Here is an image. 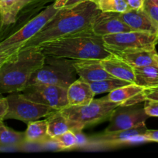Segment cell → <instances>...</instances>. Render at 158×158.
<instances>
[{"mask_svg":"<svg viewBox=\"0 0 158 158\" xmlns=\"http://www.w3.org/2000/svg\"><path fill=\"white\" fill-rule=\"evenodd\" d=\"M45 56L73 60H102L112 54L106 49L103 37L91 29L45 42L37 46Z\"/></svg>","mask_w":158,"mask_h":158,"instance_id":"7a4b0ae2","label":"cell"},{"mask_svg":"<svg viewBox=\"0 0 158 158\" xmlns=\"http://www.w3.org/2000/svg\"><path fill=\"white\" fill-rule=\"evenodd\" d=\"M153 2H155V3H156V5H157V6H158V0H153Z\"/></svg>","mask_w":158,"mask_h":158,"instance_id":"8d00e7d4","label":"cell"},{"mask_svg":"<svg viewBox=\"0 0 158 158\" xmlns=\"http://www.w3.org/2000/svg\"><path fill=\"white\" fill-rule=\"evenodd\" d=\"M102 37L106 49L113 53L142 49L152 50L156 49L158 44L157 34L146 32L130 31Z\"/></svg>","mask_w":158,"mask_h":158,"instance_id":"52a82bcc","label":"cell"},{"mask_svg":"<svg viewBox=\"0 0 158 158\" xmlns=\"http://www.w3.org/2000/svg\"><path fill=\"white\" fill-rule=\"evenodd\" d=\"M153 58H154L155 61H156V64H157V66H158V53L156 52H155L154 55H153Z\"/></svg>","mask_w":158,"mask_h":158,"instance_id":"836d02e7","label":"cell"},{"mask_svg":"<svg viewBox=\"0 0 158 158\" xmlns=\"http://www.w3.org/2000/svg\"><path fill=\"white\" fill-rule=\"evenodd\" d=\"M99 12L91 1L57 9L54 16L23 48L37 46L45 42L91 29L93 19Z\"/></svg>","mask_w":158,"mask_h":158,"instance_id":"6da1fadb","label":"cell"},{"mask_svg":"<svg viewBox=\"0 0 158 158\" xmlns=\"http://www.w3.org/2000/svg\"><path fill=\"white\" fill-rule=\"evenodd\" d=\"M130 82L125 81V80H119L117 78L106 79V80H99V81H94L89 83L91 89L94 94H100L103 93H109L117 88L121 86H125V85L130 84Z\"/></svg>","mask_w":158,"mask_h":158,"instance_id":"603a6c76","label":"cell"},{"mask_svg":"<svg viewBox=\"0 0 158 158\" xmlns=\"http://www.w3.org/2000/svg\"><path fill=\"white\" fill-rule=\"evenodd\" d=\"M68 89L50 84L28 85L22 92L29 100L57 110L68 106Z\"/></svg>","mask_w":158,"mask_h":158,"instance_id":"30bf717a","label":"cell"},{"mask_svg":"<svg viewBox=\"0 0 158 158\" xmlns=\"http://www.w3.org/2000/svg\"><path fill=\"white\" fill-rule=\"evenodd\" d=\"M74 66L79 78L88 83L114 78L102 66L100 60H74Z\"/></svg>","mask_w":158,"mask_h":158,"instance_id":"5bb4252c","label":"cell"},{"mask_svg":"<svg viewBox=\"0 0 158 158\" xmlns=\"http://www.w3.org/2000/svg\"><path fill=\"white\" fill-rule=\"evenodd\" d=\"M91 29L101 36L133 31L122 21L119 13L108 12H99L93 19Z\"/></svg>","mask_w":158,"mask_h":158,"instance_id":"7c38bea8","label":"cell"},{"mask_svg":"<svg viewBox=\"0 0 158 158\" xmlns=\"http://www.w3.org/2000/svg\"><path fill=\"white\" fill-rule=\"evenodd\" d=\"M148 116L140 103L129 106H118L109 117V124L105 132L125 131L145 123Z\"/></svg>","mask_w":158,"mask_h":158,"instance_id":"8fae6325","label":"cell"},{"mask_svg":"<svg viewBox=\"0 0 158 158\" xmlns=\"http://www.w3.org/2000/svg\"><path fill=\"white\" fill-rule=\"evenodd\" d=\"M88 1H91V0H55L54 2V6L56 9H60V8L75 6V5Z\"/></svg>","mask_w":158,"mask_h":158,"instance_id":"83f0119b","label":"cell"},{"mask_svg":"<svg viewBox=\"0 0 158 158\" xmlns=\"http://www.w3.org/2000/svg\"><path fill=\"white\" fill-rule=\"evenodd\" d=\"M150 21L158 29V6L153 0H144L142 8Z\"/></svg>","mask_w":158,"mask_h":158,"instance_id":"484cf974","label":"cell"},{"mask_svg":"<svg viewBox=\"0 0 158 158\" xmlns=\"http://www.w3.org/2000/svg\"><path fill=\"white\" fill-rule=\"evenodd\" d=\"M46 123H47L48 134L53 139L67 131H72L76 134L81 133L82 129L77 124L74 123L67 117H65L60 110H54L49 115L46 116Z\"/></svg>","mask_w":158,"mask_h":158,"instance_id":"2e32d148","label":"cell"},{"mask_svg":"<svg viewBox=\"0 0 158 158\" xmlns=\"http://www.w3.org/2000/svg\"><path fill=\"white\" fill-rule=\"evenodd\" d=\"M147 130L146 123H143L133 129L104 132L103 134L88 137L84 146L89 149H105L138 142H147L144 137V134Z\"/></svg>","mask_w":158,"mask_h":158,"instance_id":"9c48e42d","label":"cell"},{"mask_svg":"<svg viewBox=\"0 0 158 158\" xmlns=\"http://www.w3.org/2000/svg\"><path fill=\"white\" fill-rule=\"evenodd\" d=\"M54 2L29 20L22 28L0 41V54L15 53L21 49L25 43L36 35L57 11Z\"/></svg>","mask_w":158,"mask_h":158,"instance_id":"8992f818","label":"cell"},{"mask_svg":"<svg viewBox=\"0 0 158 158\" xmlns=\"http://www.w3.org/2000/svg\"><path fill=\"white\" fill-rule=\"evenodd\" d=\"M6 97L9 107L4 120L14 119L28 123L46 117L55 110L46 105L29 100L19 92L9 94Z\"/></svg>","mask_w":158,"mask_h":158,"instance_id":"ba28073f","label":"cell"},{"mask_svg":"<svg viewBox=\"0 0 158 158\" xmlns=\"http://www.w3.org/2000/svg\"><path fill=\"white\" fill-rule=\"evenodd\" d=\"M0 120V144L9 150L21 148L26 143L25 133L15 131L8 127Z\"/></svg>","mask_w":158,"mask_h":158,"instance_id":"44dd1931","label":"cell"},{"mask_svg":"<svg viewBox=\"0 0 158 158\" xmlns=\"http://www.w3.org/2000/svg\"><path fill=\"white\" fill-rule=\"evenodd\" d=\"M9 151V150L7 149L6 148H5V147L2 146V144H0V151Z\"/></svg>","mask_w":158,"mask_h":158,"instance_id":"e575fe53","label":"cell"},{"mask_svg":"<svg viewBox=\"0 0 158 158\" xmlns=\"http://www.w3.org/2000/svg\"><path fill=\"white\" fill-rule=\"evenodd\" d=\"M12 54H14V53H10V54L1 53V54H0V60H4V59H7V58H9V56H12Z\"/></svg>","mask_w":158,"mask_h":158,"instance_id":"d6a6232c","label":"cell"},{"mask_svg":"<svg viewBox=\"0 0 158 158\" xmlns=\"http://www.w3.org/2000/svg\"><path fill=\"white\" fill-rule=\"evenodd\" d=\"M156 34H157V35H158V29H157V31H156Z\"/></svg>","mask_w":158,"mask_h":158,"instance_id":"74e56055","label":"cell"},{"mask_svg":"<svg viewBox=\"0 0 158 158\" xmlns=\"http://www.w3.org/2000/svg\"><path fill=\"white\" fill-rule=\"evenodd\" d=\"M143 108L146 114L149 117H158V100H146Z\"/></svg>","mask_w":158,"mask_h":158,"instance_id":"4316f807","label":"cell"},{"mask_svg":"<svg viewBox=\"0 0 158 158\" xmlns=\"http://www.w3.org/2000/svg\"><path fill=\"white\" fill-rule=\"evenodd\" d=\"M44 60L45 55L38 46L22 48L12 54L0 67V93L22 92Z\"/></svg>","mask_w":158,"mask_h":158,"instance_id":"3957f363","label":"cell"},{"mask_svg":"<svg viewBox=\"0 0 158 158\" xmlns=\"http://www.w3.org/2000/svg\"><path fill=\"white\" fill-rule=\"evenodd\" d=\"M67 97L69 106H82L91 103L95 94L89 83L79 78L68 86Z\"/></svg>","mask_w":158,"mask_h":158,"instance_id":"e0dca14e","label":"cell"},{"mask_svg":"<svg viewBox=\"0 0 158 158\" xmlns=\"http://www.w3.org/2000/svg\"><path fill=\"white\" fill-rule=\"evenodd\" d=\"M24 133L26 143H46L52 142V139L48 134L46 120L29 122Z\"/></svg>","mask_w":158,"mask_h":158,"instance_id":"ffe728a7","label":"cell"},{"mask_svg":"<svg viewBox=\"0 0 158 158\" xmlns=\"http://www.w3.org/2000/svg\"><path fill=\"white\" fill-rule=\"evenodd\" d=\"M144 97L146 100H158V86L156 87L145 88L143 91Z\"/></svg>","mask_w":158,"mask_h":158,"instance_id":"f1b7e54d","label":"cell"},{"mask_svg":"<svg viewBox=\"0 0 158 158\" xmlns=\"http://www.w3.org/2000/svg\"><path fill=\"white\" fill-rule=\"evenodd\" d=\"M119 104L110 101L106 96L93 99L88 104L82 106H67L60 110L70 120L77 123L82 130L101 123L109 118L112 112Z\"/></svg>","mask_w":158,"mask_h":158,"instance_id":"5b68a950","label":"cell"},{"mask_svg":"<svg viewBox=\"0 0 158 158\" xmlns=\"http://www.w3.org/2000/svg\"><path fill=\"white\" fill-rule=\"evenodd\" d=\"M130 9L139 10L143 8L144 0H125Z\"/></svg>","mask_w":158,"mask_h":158,"instance_id":"1f68e13d","label":"cell"},{"mask_svg":"<svg viewBox=\"0 0 158 158\" xmlns=\"http://www.w3.org/2000/svg\"><path fill=\"white\" fill-rule=\"evenodd\" d=\"M100 62L105 70L114 78L135 83L134 68L116 54L112 52L109 56L100 60Z\"/></svg>","mask_w":158,"mask_h":158,"instance_id":"9a60e30c","label":"cell"},{"mask_svg":"<svg viewBox=\"0 0 158 158\" xmlns=\"http://www.w3.org/2000/svg\"><path fill=\"white\" fill-rule=\"evenodd\" d=\"M135 83L145 88L158 86V66L135 67Z\"/></svg>","mask_w":158,"mask_h":158,"instance_id":"7402d4cb","label":"cell"},{"mask_svg":"<svg viewBox=\"0 0 158 158\" xmlns=\"http://www.w3.org/2000/svg\"><path fill=\"white\" fill-rule=\"evenodd\" d=\"M100 12L122 13L130 10L125 0H91Z\"/></svg>","mask_w":158,"mask_h":158,"instance_id":"cb8c5ba5","label":"cell"},{"mask_svg":"<svg viewBox=\"0 0 158 158\" xmlns=\"http://www.w3.org/2000/svg\"><path fill=\"white\" fill-rule=\"evenodd\" d=\"M52 142L57 145V147L60 151L74 149V148H77L78 145L77 134L72 131H67V132L54 137Z\"/></svg>","mask_w":158,"mask_h":158,"instance_id":"d4e9b609","label":"cell"},{"mask_svg":"<svg viewBox=\"0 0 158 158\" xmlns=\"http://www.w3.org/2000/svg\"></svg>","mask_w":158,"mask_h":158,"instance_id":"f35d334b","label":"cell"},{"mask_svg":"<svg viewBox=\"0 0 158 158\" xmlns=\"http://www.w3.org/2000/svg\"><path fill=\"white\" fill-rule=\"evenodd\" d=\"M145 87L139 86L136 83H130L121 86L108 93L106 96L110 101L119 104V106H129L144 103L143 91Z\"/></svg>","mask_w":158,"mask_h":158,"instance_id":"4fadbf2b","label":"cell"},{"mask_svg":"<svg viewBox=\"0 0 158 158\" xmlns=\"http://www.w3.org/2000/svg\"><path fill=\"white\" fill-rule=\"evenodd\" d=\"M156 52V49H152V50L142 49V50L115 52V54L119 56L130 66L135 68L148 66H157L153 58V55Z\"/></svg>","mask_w":158,"mask_h":158,"instance_id":"d6986e66","label":"cell"},{"mask_svg":"<svg viewBox=\"0 0 158 158\" xmlns=\"http://www.w3.org/2000/svg\"><path fill=\"white\" fill-rule=\"evenodd\" d=\"M74 61L70 59L45 56L43 66L33 74L28 85L50 84L68 89L77 80Z\"/></svg>","mask_w":158,"mask_h":158,"instance_id":"277c9868","label":"cell"},{"mask_svg":"<svg viewBox=\"0 0 158 158\" xmlns=\"http://www.w3.org/2000/svg\"><path fill=\"white\" fill-rule=\"evenodd\" d=\"M144 137L147 142H157L158 143V130H147L144 134Z\"/></svg>","mask_w":158,"mask_h":158,"instance_id":"4dcf8cb0","label":"cell"},{"mask_svg":"<svg viewBox=\"0 0 158 158\" xmlns=\"http://www.w3.org/2000/svg\"><path fill=\"white\" fill-rule=\"evenodd\" d=\"M8 100L7 97H4L2 93H0V120H4V117L8 111Z\"/></svg>","mask_w":158,"mask_h":158,"instance_id":"f546056e","label":"cell"},{"mask_svg":"<svg viewBox=\"0 0 158 158\" xmlns=\"http://www.w3.org/2000/svg\"><path fill=\"white\" fill-rule=\"evenodd\" d=\"M119 16L133 31L156 33L157 29L142 9L139 10L130 9L119 13Z\"/></svg>","mask_w":158,"mask_h":158,"instance_id":"ac0fdd59","label":"cell"},{"mask_svg":"<svg viewBox=\"0 0 158 158\" xmlns=\"http://www.w3.org/2000/svg\"><path fill=\"white\" fill-rule=\"evenodd\" d=\"M9 57H10V56H9ZM9 58H7V59H4V60H0V67H1L2 64V63H3V62H4V61H6V60H8V59H9Z\"/></svg>","mask_w":158,"mask_h":158,"instance_id":"d590c367","label":"cell"}]
</instances>
